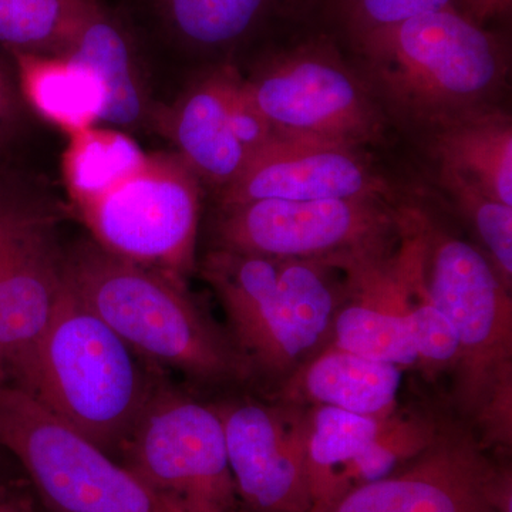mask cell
<instances>
[{"label":"cell","mask_w":512,"mask_h":512,"mask_svg":"<svg viewBox=\"0 0 512 512\" xmlns=\"http://www.w3.org/2000/svg\"><path fill=\"white\" fill-rule=\"evenodd\" d=\"M0 446L55 512H192L94 446L25 390L0 383Z\"/></svg>","instance_id":"obj_6"},{"label":"cell","mask_w":512,"mask_h":512,"mask_svg":"<svg viewBox=\"0 0 512 512\" xmlns=\"http://www.w3.org/2000/svg\"><path fill=\"white\" fill-rule=\"evenodd\" d=\"M26 183L25 178L0 165V249Z\"/></svg>","instance_id":"obj_29"},{"label":"cell","mask_w":512,"mask_h":512,"mask_svg":"<svg viewBox=\"0 0 512 512\" xmlns=\"http://www.w3.org/2000/svg\"><path fill=\"white\" fill-rule=\"evenodd\" d=\"M96 0H0V45L8 52L62 55Z\"/></svg>","instance_id":"obj_21"},{"label":"cell","mask_w":512,"mask_h":512,"mask_svg":"<svg viewBox=\"0 0 512 512\" xmlns=\"http://www.w3.org/2000/svg\"><path fill=\"white\" fill-rule=\"evenodd\" d=\"M402 369L326 343L285 377L281 402L332 406L365 416L394 413Z\"/></svg>","instance_id":"obj_16"},{"label":"cell","mask_w":512,"mask_h":512,"mask_svg":"<svg viewBox=\"0 0 512 512\" xmlns=\"http://www.w3.org/2000/svg\"><path fill=\"white\" fill-rule=\"evenodd\" d=\"M436 168L512 207V121L500 107L444 124L430 133Z\"/></svg>","instance_id":"obj_17"},{"label":"cell","mask_w":512,"mask_h":512,"mask_svg":"<svg viewBox=\"0 0 512 512\" xmlns=\"http://www.w3.org/2000/svg\"><path fill=\"white\" fill-rule=\"evenodd\" d=\"M228 110L235 137L245 148L249 158L275 137L274 130L252 100L244 77L235 67L229 79Z\"/></svg>","instance_id":"obj_27"},{"label":"cell","mask_w":512,"mask_h":512,"mask_svg":"<svg viewBox=\"0 0 512 512\" xmlns=\"http://www.w3.org/2000/svg\"><path fill=\"white\" fill-rule=\"evenodd\" d=\"M113 255L181 281L195 271L201 181L177 153H154L136 174L79 210Z\"/></svg>","instance_id":"obj_9"},{"label":"cell","mask_w":512,"mask_h":512,"mask_svg":"<svg viewBox=\"0 0 512 512\" xmlns=\"http://www.w3.org/2000/svg\"><path fill=\"white\" fill-rule=\"evenodd\" d=\"M74 291L134 352L202 383L244 382V357L188 292L185 281L113 255L89 239L64 251Z\"/></svg>","instance_id":"obj_2"},{"label":"cell","mask_w":512,"mask_h":512,"mask_svg":"<svg viewBox=\"0 0 512 512\" xmlns=\"http://www.w3.org/2000/svg\"><path fill=\"white\" fill-rule=\"evenodd\" d=\"M493 466L473 436L443 431L390 476L319 501L308 512H498L487 490Z\"/></svg>","instance_id":"obj_13"},{"label":"cell","mask_w":512,"mask_h":512,"mask_svg":"<svg viewBox=\"0 0 512 512\" xmlns=\"http://www.w3.org/2000/svg\"><path fill=\"white\" fill-rule=\"evenodd\" d=\"M57 214L26 183L0 249V383L13 384L46 332L63 284Z\"/></svg>","instance_id":"obj_11"},{"label":"cell","mask_w":512,"mask_h":512,"mask_svg":"<svg viewBox=\"0 0 512 512\" xmlns=\"http://www.w3.org/2000/svg\"><path fill=\"white\" fill-rule=\"evenodd\" d=\"M333 266L211 249L201 275L221 302L252 376L288 377L325 345L340 302Z\"/></svg>","instance_id":"obj_5"},{"label":"cell","mask_w":512,"mask_h":512,"mask_svg":"<svg viewBox=\"0 0 512 512\" xmlns=\"http://www.w3.org/2000/svg\"><path fill=\"white\" fill-rule=\"evenodd\" d=\"M384 198L256 200L218 205L214 248L268 258L339 261L389 255L400 210Z\"/></svg>","instance_id":"obj_8"},{"label":"cell","mask_w":512,"mask_h":512,"mask_svg":"<svg viewBox=\"0 0 512 512\" xmlns=\"http://www.w3.org/2000/svg\"><path fill=\"white\" fill-rule=\"evenodd\" d=\"M26 113L18 80L0 59V156L25 127Z\"/></svg>","instance_id":"obj_28"},{"label":"cell","mask_w":512,"mask_h":512,"mask_svg":"<svg viewBox=\"0 0 512 512\" xmlns=\"http://www.w3.org/2000/svg\"><path fill=\"white\" fill-rule=\"evenodd\" d=\"M488 497L498 512H512V471L508 466L494 464L488 477Z\"/></svg>","instance_id":"obj_30"},{"label":"cell","mask_w":512,"mask_h":512,"mask_svg":"<svg viewBox=\"0 0 512 512\" xmlns=\"http://www.w3.org/2000/svg\"><path fill=\"white\" fill-rule=\"evenodd\" d=\"M456 0H348L350 18L359 37L406 20L456 8Z\"/></svg>","instance_id":"obj_26"},{"label":"cell","mask_w":512,"mask_h":512,"mask_svg":"<svg viewBox=\"0 0 512 512\" xmlns=\"http://www.w3.org/2000/svg\"><path fill=\"white\" fill-rule=\"evenodd\" d=\"M181 39L200 49H227L256 29L272 0H161Z\"/></svg>","instance_id":"obj_23"},{"label":"cell","mask_w":512,"mask_h":512,"mask_svg":"<svg viewBox=\"0 0 512 512\" xmlns=\"http://www.w3.org/2000/svg\"><path fill=\"white\" fill-rule=\"evenodd\" d=\"M119 457L128 470L192 512H244L217 406L175 389L163 376Z\"/></svg>","instance_id":"obj_7"},{"label":"cell","mask_w":512,"mask_h":512,"mask_svg":"<svg viewBox=\"0 0 512 512\" xmlns=\"http://www.w3.org/2000/svg\"><path fill=\"white\" fill-rule=\"evenodd\" d=\"M229 468L244 512H308V410L301 404L242 399L215 404Z\"/></svg>","instance_id":"obj_12"},{"label":"cell","mask_w":512,"mask_h":512,"mask_svg":"<svg viewBox=\"0 0 512 512\" xmlns=\"http://www.w3.org/2000/svg\"><path fill=\"white\" fill-rule=\"evenodd\" d=\"M9 53L28 110L69 136L100 123L103 93L86 67L66 56Z\"/></svg>","instance_id":"obj_19"},{"label":"cell","mask_w":512,"mask_h":512,"mask_svg":"<svg viewBox=\"0 0 512 512\" xmlns=\"http://www.w3.org/2000/svg\"><path fill=\"white\" fill-rule=\"evenodd\" d=\"M437 434L439 430L431 421L419 417H400L394 413L386 417L376 439L340 468L326 500L359 485L375 483L390 476L423 453Z\"/></svg>","instance_id":"obj_24"},{"label":"cell","mask_w":512,"mask_h":512,"mask_svg":"<svg viewBox=\"0 0 512 512\" xmlns=\"http://www.w3.org/2000/svg\"><path fill=\"white\" fill-rule=\"evenodd\" d=\"M427 295L458 339L457 399L481 427L512 417V299L480 247L404 210Z\"/></svg>","instance_id":"obj_4"},{"label":"cell","mask_w":512,"mask_h":512,"mask_svg":"<svg viewBox=\"0 0 512 512\" xmlns=\"http://www.w3.org/2000/svg\"><path fill=\"white\" fill-rule=\"evenodd\" d=\"M0 512H36L32 495L16 484L0 485Z\"/></svg>","instance_id":"obj_32"},{"label":"cell","mask_w":512,"mask_h":512,"mask_svg":"<svg viewBox=\"0 0 512 512\" xmlns=\"http://www.w3.org/2000/svg\"><path fill=\"white\" fill-rule=\"evenodd\" d=\"M60 56L86 67L99 83L103 93L100 123L133 130L146 121L150 114L146 90L130 43L97 3Z\"/></svg>","instance_id":"obj_18"},{"label":"cell","mask_w":512,"mask_h":512,"mask_svg":"<svg viewBox=\"0 0 512 512\" xmlns=\"http://www.w3.org/2000/svg\"><path fill=\"white\" fill-rule=\"evenodd\" d=\"M437 188L450 201L490 259L507 289L512 288V207L493 200L484 192L448 171L436 168Z\"/></svg>","instance_id":"obj_25"},{"label":"cell","mask_w":512,"mask_h":512,"mask_svg":"<svg viewBox=\"0 0 512 512\" xmlns=\"http://www.w3.org/2000/svg\"><path fill=\"white\" fill-rule=\"evenodd\" d=\"M244 80L275 136L363 150L389 121L360 70L325 47H299Z\"/></svg>","instance_id":"obj_10"},{"label":"cell","mask_w":512,"mask_h":512,"mask_svg":"<svg viewBox=\"0 0 512 512\" xmlns=\"http://www.w3.org/2000/svg\"><path fill=\"white\" fill-rule=\"evenodd\" d=\"M467 18L484 26L485 20L504 15L511 6V0H460Z\"/></svg>","instance_id":"obj_31"},{"label":"cell","mask_w":512,"mask_h":512,"mask_svg":"<svg viewBox=\"0 0 512 512\" xmlns=\"http://www.w3.org/2000/svg\"><path fill=\"white\" fill-rule=\"evenodd\" d=\"M384 419L322 404L308 409V468L313 504L328 498L340 468L376 439Z\"/></svg>","instance_id":"obj_22"},{"label":"cell","mask_w":512,"mask_h":512,"mask_svg":"<svg viewBox=\"0 0 512 512\" xmlns=\"http://www.w3.org/2000/svg\"><path fill=\"white\" fill-rule=\"evenodd\" d=\"M394 188L362 148L275 136L254 154L234 183L218 191V205L256 200H390Z\"/></svg>","instance_id":"obj_14"},{"label":"cell","mask_w":512,"mask_h":512,"mask_svg":"<svg viewBox=\"0 0 512 512\" xmlns=\"http://www.w3.org/2000/svg\"><path fill=\"white\" fill-rule=\"evenodd\" d=\"M146 160L147 154L123 131L93 126L72 134L63 154L62 171L77 210L119 187Z\"/></svg>","instance_id":"obj_20"},{"label":"cell","mask_w":512,"mask_h":512,"mask_svg":"<svg viewBox=\"0 0 512 512\" xmlns=\"http://www.w3.org/2000/svg\"><path fill=\"white\" fill-rule=\"evenodd\" d=\"M360 42L357 69L387 119L421 136L498 107L507 80L503 50L457 8L373 30Z\"/></svg>","instance_id":"obj_1"},{"label":"cell","mask_w":512,"mask_h":512,"mask_svg":"<svg viewBox=\"0 0 512 512\" xmlns=\"http://www.w3.org/2000/svg\"><path fill=\"white\" fill-rule=\"evenodd\" d=\"M232 66H221L197 80L171 109L160 114L165 136L200 181L224 190L237 180L249 156L232 130L228 86Z\"/></svg>","instance_id":"obj_15"},{"label":"cell","mask_w":512,"mask_h":512,"mask_svg":"<svg viewBox=\"0 0 512 512\" xmlns=\"http://www.w3.org/2000/svg\"><path fill=\"white\" fill-rule=\"evenodd\" d=\"M87 306L67 282L52 320L18 379L25 390L84 439L116 458L156 386L160 369Z\"/></svg>","instance_id":"obj_3"}]
</instances>
